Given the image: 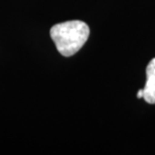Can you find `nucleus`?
<instances>
[{
    "mask_svg": "<svg viewBox=\"0 0 155 155\" xmlns=\"http://www.w3.org/2000/svg\"><path fill=\"white\" fill-rule=\"evenodd\" d=\"M146 84L143 89V99L148 104H155V58L146 68Z\"/></svg>",
    "mask_w": 155,
    "mask_h": 155,
    "instance_id": "f03ea898",
    "label": "nucleus"
},
{
    "mask_svg": "<svg viewBox=\"0 0 155 155\" xmlns=\"http://www.w3.org/2000/svg\"><path fill=\"white\" fill-rule=\"evenodd\" d=\"M49 35L61 55L72 57L88 40L90 28L84 21L70 20L54 25L51 28Z\"/></svg>",
    "mask_w": 155,
    "mask_h": 155,
    "instance_id": "f257e3e1",
    "label": "nucleus"
},
{
    "mask_svg": "<svg viewBox=\"0 0 155 155\" xmlns=\"http://www.w3.org/2000/svg\"><path fill=\"white\" fill-rule=\"evenodd\" d=\"M137 98H138V99L143 98V89L139 90V92L137 93Z\"/></svg>",
    "mask_w": 155,
    "mask_h": 155,
    "instance_id": "7ed1b4c3",
    "label": "nucleus"
}]
</instances>
